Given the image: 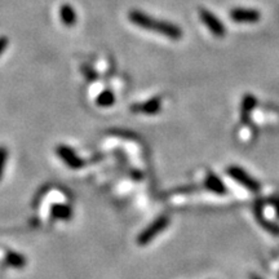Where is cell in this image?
<instances>
[{
    "label": "cell",
    "instance_id": "obj_13",
    "mask_svg": "<svg viewBox=\"0 0 279 279\" xmlns=\"http://www.w3.org/2000/svg\"><path fill=\"white\" fill-rule=\"evenodd\" d=\"M7 157H8V152H7L6 147H0V180L3 177V172L4 168H6V162H7Z\"/></svg>",
    "mask_w": 279,
    "mask_h": 279
},
{
    "label": "cell",
    "instance_id": "obj_8",
    "mask_svg": "<svg viewBox=\"0 0 279 279\" xmlns=\"http://www.w3.org/2000/svg\"><path fill=\"white\" fill-rule=\"evenodd\" d=\"M206 185L209 190H212V191L214 192H219V194H224V192L226 191L225 185L222 184L221 180H220L217 176H214V175H209V176H207Z\"/></svg>",
    "mask_w": 279,
    "mask_h": 279
},
{
    "label": "cell",
    "instance_id": "obj_9",
    "mask_svg": "<svg viewBox=\"0 0 279 279\" xmlns=\"http://www.w3.org/2000/svg\"><path fill=\"white\" fill-rule=\"evenodd\" d=\"M256 100L253 96L248 95L244 97L243 103H242V120H246L247 117H249V113L252 111V109L255 108Z\"/></svg>",
    "mask_w": 279,
    "mask_h": 279
},
{
    "label": "cell",
    "instance_id": "obj_15",
    "mask_svg": "<svg viewBox=\"0 0 279 279\" xmlns=\"http://www.w3.org/2000/svg\"><path fill=\"white\" fill-rule=\"evenodd\" d=\"M8 47V39L6 36H2L0 38V54H3V52L6 51V48Z\"/></svg>",
    "mask_w": 279,
    "mask_h": 279
},
{
    "label": "cell",
    "instance_id": "obj_16",
    "mask_svg": "<svg viewBox=\"0 0 279 279\" xmlns=\"http://www.w3.org/2000/svg\"><path fill=\"white\" fill-rule=\"evenodd\" d=\"M273 203H274V206H275V209L278 211V213H279V199H274Z\"/></svg>",
    "mask_w": 279,
    "mask_h": 279
},
{
    "label": "cell",
    "instance_id": "obj_4",
    "mask_svg": "<svg viewBox=\"0 0 279 279\" xmlns=\"http://www.w3.org/2000/svg\"><path fill=\"white\" fill-rule=\"evenodd\" d=\"M230 17L234 22H239V24H255L260 19L261 14L256 9L234 8L230 12Z\"/></svg>",
    "mask_w": 279,
    "mask_h": 279
},
{
    "label": "cell",
    "instance_id": "obj_12",
    "mask_svg": "<svg viewBox=\"0 0 279 279\" xmlns=\"http://www.w3.org/2000/svg\"><path fill=\"white\" fill-rule=\"evenodd\" d=\"M159 108H160V101L158 100V98H155V100H152L150 102L145 103V105L142 106V110L153 114V113H157V111L159 110Z\"/></svg>",
    "mask_w": 279,
    "mask_h": 279
},
{
    "label": "cell",
    "instance_id": "obj_6",
    "mask_svg": "<svg viewBox=\"0 0 279 279\" xmlns=\"http://www.w3.org/2000/svg\"><path fill=\"white\" fill-rule=\"evenodd\" d=\"M57 153L58 155H60L61 159L65 160L66 164H68L69 167H71V168H79V167H81V160L79 159L75 155V153L71 152L69 147L60 146L57 149Z\"/></svg>",
    "mask_w": 279,
    "mask_h": 279
},
{
    "label": "cell",
    "instance_id": "obj_10",
    "mask_svg": "<svg viewBox=\"0 0 279 279\" xmlns=\"http://www.w3.org/2000/svg\"><path fill=\"white\" fill-rule=\"evenodd\" d=\"M52 213L57 217V219L68 220L69 217L71 216V209L69 208L68 206H61V204H58V206L53 207V209H52Z\"/></svg>",
    "mask_w": 279,
    "mask_h": 279
},
{
    "label": "cell",
    "instance_id": "obj_3",
    "mask_svg": "<svg viewBox=\"0 0 279 279\" xmlns=\"http://www.w3.org/2000/svg\"><path fill=\"white\" fill-rule=\"evenodd\" d=\"M228 174L230 175L231 179H234L239 184L243 185L246 189L251 190V191H259L260 190V184L256 180H253L248 174H246L243 169L239 168V167H229Z\"/></svg>",
    "mask_w": 279,
    "mask_h": 279
},
{
    "label": "cell",
    "instance_id": "obj_11",
    "mask_svg": "<svg viewBox=\"0 0 279 279\" xmlns=\"http://www.w3.org/2000/svg\"><path fill=\"white\" fill-rule=\"evenodd\" d=\"M114 100H115L114 95L111 92H109V91H106V92H103L102 95L98 97L97 102L100 106H111L113 102H114Z\"/></svg>",
    "mask_w": 279,
    "mask_h": 279
},
{
    "label": "cell",
    "instance_id": "obj_1",
    "mask_svg": "<svg viewBox=\"0 0 279 279\" xmlns=\"http://www.w3.org/2000/svg\"><path fill=\"white\" fill-rule=\"evenodd\" d=\"M130 19L132 24L137 25L138 27H142V29H146V30H152L154 33L160 34V35L167 36V38L175 39V40L182 38V30L179 26H176L174 24H169V22L155 19L140 11H131Z\"/></svg>",
    "mask_w": 279,
    "mask_h": 279
},
{
    "label": "cell",
    "instance_id": "obj_5",
    "mask_svg": "<svg viewBox=\"0 0 279 279\" xmlns=\"http://www.w3.org/2000/svg\"><path fill=\"white\" fill-rule=\"evenodd\" d=\"M199 16H201L203 24L208 27L213 35H216V36L225 35V27H224V25H222L221 22H220V19L216 18V17H214L211 12L207 11V9H201V12H199Z\"/></svg>",
    "mask_w": 279,
    "mask_h": 279
},
{
    "label": "cell",
    "instance_id": "obj_7",
    "mask_svg": "<svg viewBox=\"0 0 279 279\" xmlns=\"http://www.w3.org/2000/svg\"><path fill=\"white\" fill-rule=\"evenodd\" d=\"M60 16H61V19H62V22L66 25V26H73V25H75L76 22L75 12H74V9L71 8L69 4H65V6L61 7Z\"/></svg>",
    "mask_w": 279,
    "mask_h": 279
},
{
    "label": "cell",
    "instance_id": "obj_14",
    "mask_svg": "<svg viewBox=\"0 0 279 279\" xmlns=\"http://www.w3.org/2000/svg\"><path fill=\"white\" fill-rule=\"evenodd\" d=\"M8 261L11 265L16 266V268H19V266H24L25 265V260L22 256L16 255V253H11V255L8 256Z\"/></svg>",
    "mask_w": 279,
    "mask_h": 279
},
{
    "label": "cell",
    "instance_id": "obj_2",
    "mask_svg": "<svg viewBox=\"0 0 279 279\" xmlns=\"http://www.w3.org/2000/svg\"><path fill=\"white\" fill-rule=\"evenodd\" d=\"M168 222H169L168 216H165V214L160 216L159 219L155 220V221L153 222L152 225H150L146 230H144L141 234H140V237H138V243L140 244L149 243V242L153 241V239H154L155 237L160 233V231H163L165 228H167Z\"/></svg>",
    "mask_w": 279,
    "mask_h": 279
}]
</instances>
